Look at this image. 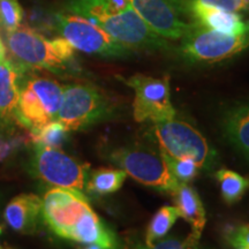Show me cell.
Here are the masks:
<instances>
[{
  "label": "cell",
  "mask_w": 249,
  "mask_h": 249,
  "mask_svg": "<svg viewBox=\"0 0 249 249\" xmlns=\"http://www.w3.org/2000/svg\"><path fill=\"white\" fill-rule=\"evenodd\" d=\"M65 11L88 18L133 52L170 48L167 39L152 31L127 0H68Z\"/></svg>",
  "instance_id": "obj_1"
},
{
  "label": "cell",
  "mask_w": 249,
  "mask_h": 249,
  "mask_svg": "<svg viewBox=\"0 0 249 249\" xmlns=\"http://www.w3.org/2000/svg\"><path fill=\"white\" fill-rule=\"evenodd\" d=\"M6 43L14 62L28 70H45L64 74L75 68L73 46L62 37L49 39L28 27L6 33Z\"/></svg>",
  "instance_id": "obj_2"
},
{
  "label": "cell",
  "mask_w": 249,
  "mask_h": 249,
  "mask_svg": "<svg viewBox=\"0 0 249 249\" xmlns=\"http://www.w3.org/2000/svg\"><path fill=\"white\" fill-rule=\"evenodd\" d=\"M152 130L161 154L172 158H191L203 171L213 170L217 165L216 150L191 124L174 118L155 124Z\"/></svg>",
  "instance_id": "obj_3"
},
{
  "label": "cell",
  "mask_w": 249,
  "mask_h": 249,
  "mask_svg": "<svg viewBox=\"0 0 249 249\" xmlns=\"http://www.w3.org/2000/svg\"><path fill=\"white\" fill-rule=\"evenodd\" d=\"M64 86L44 76H26L18 102V123L29 130L38 129L57 120Z\"/></svg>",
  "instance_id": "obj_4"
},
{
  "label": "cell",
  "mask_w": 249,
  "mask_h": 249,
  "mask_svg": "<svg viewBox=\"0 0 249 249\" xmlns=\"http://www.w3.org/2000/svg\"><path fill=\"white\" fill-rule=\"evenodd\" d=\"M107 160L142 185L172 195L179 181L174 178L161 154L144 147L128 145L110 150Z\"/></svg>",
  "instance_id": "obj_5"
},
{
  "label": "cell",
  "mask_w": 249,
  "mask_h": 249,
  "mask_svg": "<svg viewBox=\"0 0 249 249\" xmlns=\"http://www.w3.org/2000/svg\"><path fill=\"white\" fill-rule=\"evenodd\" d=\"M113 113L110 99L95 86L73 83L64 86L57 120L68 132L88 128Z\"/></svg>",
  "instance_id": "obj_6"
},
{
  "label": "cell",
  "mask_w": 249,
  "mask_h": 249,
  "mask_svg": "<svg viewBox=\"0 0 249 249\" xmlns=\"http://www.w3.org/2000/svg\"><path fill=\"white\" fill-rule=\"evenodd\" d=\"M249 49V33L229 35L191 23L181 38L180 53L194 64L213 65L232 59Z\"/></svg>",
  "instance_id": "obj_7"
},
{
  "label": "cell",
  "mask_w": 249,
  "mask_h": 249,
  "mask_svg": "<svg viewBox=\"0 0 249 249\" xmlns=\"http://www.w3.org/2000/svg\"><path fill=\"white\" fill-rule=\"evenodd\" d=\"M55 27L74 50L104 58H127L134 52L114 40L88 18L68 13L55 14Z\"/></svg>",
  "instance_id": "obj_8"
},
{
  "label": "cell",
  "mask_w": 249,
  "mask_h": 249,
  "mask_svg": "<svg viewBox=\"0 0 249 249\" xmlns=\"http://www.w3.org/2000/svg\"><path fill=\"white\" fill-rule=\"evenodd\" d=\"M31 169L37 178L49 185L79 194H83L90 173L88 164L80 163L58 148L39 144L34 148Z\"/></svg>",
  "instance_id": "obj_9"
},
{
  "label": "cell",
  "mask_w": 249,
  "mask_h": 249,
  "mask_svg": "<svg viewBox=\"0 0 249 249\" xmlns=\"http://www.w3.org/2000/svg\"><path fill=\"white\" fill-rule=\"evenodd\" d=\"M134 90L133 114L138 123L154 124L174 119L177 111L171 101L170 77H152L143 74L120 79Z\"/></svg>",
  "instance_id": "obj_10"
},
{
  "label": "cell",
  "mask_w": 249,
  "mask_h": 249,
  "mask_svg": "<svg viewBox=\"0 0 249 249\" xmlns=\"http://www.w3.org/2000/svg\"><path fill=\"white\" fill-rule=\"evenodd\" d=\"M145 24L165 39H181L191 22L180 0H127Z\"/></svg>",
  "instance_id": "obj_11"
},
{
  "label": "cell",
  "mask_w": 249,
  "mask_h": 249,
  "mask_svg": "<svg viewBox=\"0 0 249 249\" xmlns=\"http://www.w3.org/2000/svg\"><path fill=\"white\" fill-rule=\"evenodd\" d=\"M89 208L83 194L54 187L43 197L42 218L54 234L67 239L71 227Z\"/></svg>",
  "instance_id": "obj_12"
},
{
  "label": "cell",
  "mask_w": 249,
  "mask_h": 249,
  "mask_svg": "<svg viewBox=\"0 0 249 249\" xmlns=\"http://www.w3.org/2000/svg\"><path fill=\"white\" fill-rule=\"evenodd\" d=\"M180 2L183 13L191 18L193 24L229 35L249 33V18H246L244 14L224 11L196 0H180Z\"/></svg>",
  "instance_id": "obj_13"
},
{
  "label": "cell",
  "mask_w": 249,
  "mask_h": 249,
  "mask_svg": "<svg viewBox=\"0 0 249 249\" xmlns=\"http://www.w3.org/2000/svg\"><path fill=\"white\" fill-rule=\"evenodd\" d=\"M67 240L83 245H96L101 249H124L123 242L107 224H105L91 208L82 213L71 227Z\"/></svg>",
  "instance_id": "obj_14"
},
{
  "label": "cell",
  "mask_w": 249,
  "mask_h": 249,
  "mask_svg": "<svg viewBox=\"0 0 249 249\" xmlns=\"http://www.w3.org/2000/svg\"><path fill=\"white\" fill-rule=\"evenodd\" d=\"M27 71L7 58L0 59V119L18 123V102Z\"/></svg>",
  "instance_id": "obj_15"
},
{
  "label": "cell",
  "mask_w": 249,
  "mask_h": 249,
  "mask_svg": "<svg viewBox=\"0 0 249 249\" xmlns=\"http://www.w3.org/2000/svg\"><path fill=\"white\" fill-rule=\"evenodd\" d=\"M4 217L12 230L23 234L36 232L42 218V198L35 194L15 196L6 207Z\"/></svg>",
  "instance_id": "obj_16"
},
{
  "label": "cell",
  "mask_w": 249,
  "mask_h": 249,
  "mask_svg": "<svg viewBox=\"0 0 249 249\" xmlns=\"http://www.w3.org/2000/svg\"><path fill=\"white\" fill-rule=\"evenodd\" d=\"M222 129L227 142L249 160V103L227 108L223 114Z\"/></svg>",
  "instance_id": "obj_17"
},
{
  "label": "cell",
  "mask_w": 249,
  "mask_h": 249,
  "mask_svg": "<svg viewBox=\"0 0 249 249\" xmlns=\"http://www.w3.org/2000/svg\"><path fill=\"white\" fill-rule=\"evenodd\" d=\"M172 196L180 217L188 222L192 227L191 238L198 241L205 226L207 217H205L203 203L197 192L188 183L179 182L178 188L176 189Z\"/></svg>",
  "instance_id": "obj_18"
},
{
  "label": "cell",
  "mask_w": 249,
  "mask_h": 249,
  "mask_svg": "<svg viewBox=\"0 0 249 249\" xmlns=\"http://www.w3.org/2000/svg\"><path fill=\"white\" fill-rule=\"evenodd\" d=\"M127 174L121 169H98L89 173L86 191L92 195H107L119 191Z\"/></svg>",
  "instance_id": "obj_19"
},
{
  "label": "cell",
  "mask_w": 249,
  "mask_h": 249,
  "mask_svg": "<svg viewBox=\"0 0 249 249\" xmlns=\"http://www.w3.org/2000/svg\"><path fill=\"white\" fill-rule=\"evenodd\" d=\"M223 200L227 204L240 201L249 189V179L229 169H220L214 173Z\"/></svg>",
  "instance_id": "obj_20"
},
{
  "label": "cell",
  "mask_w": 249,
  "mask_h": 249,
  "mask_svg": "<svg viewBox=\"0 0 249 249\" xmlns=\"http://www.w3.org/2000/svg\"><path fill=\"white\" fill-rule=\"evenodd\" d=\"M179 217L180 214L177 207L165 205L160 208L149 223L145 234V245H152L163 239L170 232Z\"/></svg>",
  "instance_id": "obj_21"
},
{
  "label": "cell",
  "mask_w": 249,
  "mask_h": 249,
  "mask_svg": "<svg viewBox=\"0 0 249 249\" xmlns=\"http://www.w3.org/2000/svg\"><path fill=\"white\" fill-rule=\"evenodd\" d=\"M67 134L66 127L58 120H53L38 129L30 130V138L35 144L58 148L66 141Z\"/></svg>",
  "instance_id": "obj_22"
},
{
  "label": "cell",
  "mask_w": 249,
  "mask_h": 249,
  "mask_svg": "<svg viewBox=\"0 0 249 249\" xmlns=\"http://www.w3.org/2000/svg\"><path fill=\"white\" fill-rule=\"evenodd\" d=\"M161 156L164 157L174 178L179 182L188 183L197 176L200 167L196 164V161L191 158H172L164 154H161Z\"/></svg>",
  "instance_id": "obj_23"
},
{
  "label": "cell",
  "mask_w": 249,
  "mask_h": 249,
  "mask_svg": "<svg viewBox=\"0 0 249 249\" xmlns=\"http://www.w3.org/2000/svg\"><path fill=\"white\" fill-rule=\"evenodd\" d=\"M23 9L18 0H0V28L6 33L20 27Z\"/></svg>",
  "instance_id": "obj_24"
},
{
  "label": "cell",
  "mask_w": 249,
  "mask_h": 249,
  "mask_svg": "<svg viewBox=\"0 0 249 249\" xmlns=\"http://www.w3.org/2000/svg\"><path fill=\"white\" fill-rule=\"evenodd\" d=\"M197 240L189 236L186 240L176 238V236H170V238L163 239V240L156 241L152 245H142L135 244L133 246V249H200L198 248Z\"/></svg>",
  "instance_id": "obj_25"
},
{
  "label": "cell",
  "mask_w": 249,
  "mask_h": 249,
  "mask_svg": "<svg viewBox=\"0 0 249 249\" xmlns=\"http://www.w3.org/2000/svg\"><path fill=\"white\" fill-rule=\"evenodd\" d=\"M196 1L224 9V11L249 14V0H196Z\"/></svg>",
  "instance_id": "obj_26"
},
{
  "label": "cell",
  "mask_w": 249,
  "mask_h": 249,
  "mask_svg": "<svg viewBox=\"0 0 249 249\" xmlns=\"http://www.w3.org/2000/svg\"><path fill=\"white\" fill-rule=\"evenodd\" d=\"M227 240L235 249H249V225L232 230L227 235Z\"/></svg>",
  "instance_id": "obj_27"
},
{
  "label": "cell",
  "mask_w": 249,
  "mask_h": 249,
  "mask_svg": "<svg viewBox=\"0 0 249 249\" xmlns=\"http://www.w3.org/2000/svg\"><path fill=\"white\" fill-rule=\"evenodd\" d=\"M6 55V51H5V46H4V43H2L1 38H0V59L5 58Z\"/></svg>",
  "instance_id": "obj_28"
},
{
  "label": "cell",
  "mask_w": 249,
  "mask_h": 249,
  "mask_svg": "<svg viewBox=\"0 0 249 249\" xmlns=\"http://www.w3.org/2000/svg\"><path fill=\"white\" fill-rule=\"evenodd\" d=\"M85 249H101V248H99L98 246H96V245H88V247L85 248Z\"/></svg>",
  "instance_id": "obj_29"
},
{
  "label": "cell",
  "mask_w": 249,
  "mask_h": 249,
  "mask_svg": "<svg viewBox=\"0 0 249 249\" xmlns=\"http://www.w3.org/2000/svg\"><path fill=\"white\" fill-rule=\"evenodd\" d=\"M0 204H1V201H0ZM0 214H1V205H0ZM2 225H1V217H0V233H1Z\"/></svg>",
  "instance_id": "obj_30"
},
{
  "label": "cell",
  "mask_w": 249,
  "mask_h": 249,
  "mask_svg": "<svg viewBox=\"0 0 249 249\" xmlns=\"http://www.w3.org/2000/svg\"><path fill=\"white\" fill-rule=\"evenodd\" d=\"M0 249H6V248H4L1 245H0Z\"/></svg>",
  "instance_id": "obj_31"
}]
</instances>
